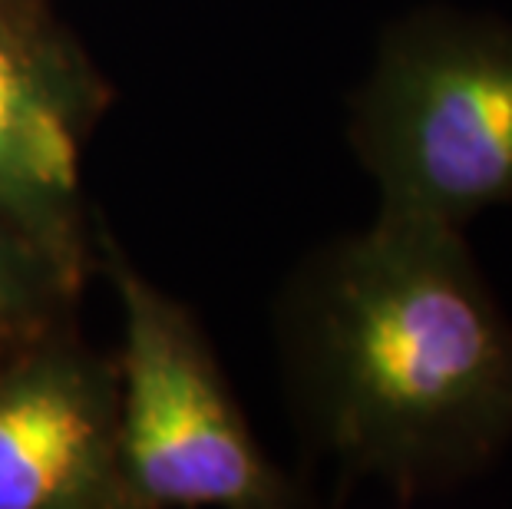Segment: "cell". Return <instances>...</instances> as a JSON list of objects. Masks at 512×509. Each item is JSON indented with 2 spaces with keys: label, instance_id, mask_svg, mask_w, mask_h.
<instances>
[{
  "label": "cell",
  "instance_id": "5b68a950",
  "mask_svg": "<svg viewBox=\"0 0 512 509\" xmlns=\"http://www.w3.org/2000/svg\"><path fill=\"white\" fill-rule=\"evenodd\" d=\"M103 90L60 30L0 10V219L76 281L86 262L80 159Z\"/></svg>",
  "mask_w": 512,
  "mask_h": 509
},
{
  "label": "cell",
  "instance_id": "8992f818",
  "mask_svg": "<svg viewBox=\"0 0 512 509\" xmlns=\"http://www.w3.org/2000/svg\"><path fill=\"white\" fill-rule=\"evenodd\" d=\"M76 285L34 238L0 219V354L47 334Z\"/></svg>",
  "mask_w": 512,
  "mask_h": 509
},
{
  "label": "cell",
  "instance_id": "3957f363",
  "mask_svg": "<svg viewBox=\"0 0 512 509\" xmlns=\"http://www.w3.org/2000/svg\"><path fill=\"white\" fill-rule=\"evenodd\" d=\"M123 314L116 443L129 509H285L298 490L265 457L199 324L106 242Z\"/></svg>",
  "mask_w": 512,
  "mask_h": 509
},
{
  "label": "cell",
  "instance_id": "52a82bcc",
  "mask_svg": "<svg viewBox=\"0 0 512 509\" xmlns=\"http://www.w3.org/2000/svg\"><path fill=\"white\" fill-rule=\"evenodd\" d=\"M0 10H7L10 17L20 20L27 27H37V30H57L53 24V14H50V4L47 0H0Z\"/></svg>",
  "mask_w": 512,
  "mask_h": 509
},
{
  "label": "cell",
  "instance_id": "277c9868",
  "mask_svg": "<svg viewBox=\"0 0 512 509\" xmlns=\"http://www.w3.org/2000/svg\"><path fill=\"white\" fill-rule=\"evenodd\" d=\"M119 371L40 334L0 354V509H129L116 443Z\"/></svg>",
  "mask_w": 512,
  "mask_h": 509
},
{
  "label": "cell",
  "instance_id": "6da1fadb",
  "mask_svg": "<svg viewBox=\"0 0 512 509\" xmlns=\"http://www.w3.org/2000/svg\"><path fill=\"white\" fill-rule=\"evenodd\" d=\"M294 387L344 470L397 493L479 473L512 437V324L460 229L377 215L294 285Z\"/></svg>",
  "mask_w": 512,
  "mask_h": 509
},
{
  "label": "cell",
  "instance_id": "7a4b0ae2",
  "mask_svg": "<svg viewBox=\"0 0 512 509\" xmlns=\"http://www.w3.org/2000/svg\"><path fill=\"white\" fill-rule=\"evenodd\" d=\"M351 143L380 215L463 229L512 202V27L440 10L390 27L354 96Z\"/></svg>",
  "mask_w": 512,
  "mask_h": 509
}]
</instances>
